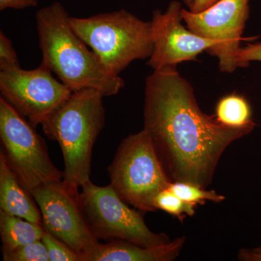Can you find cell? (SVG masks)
<instances>
[{
	"label": "cell",
	"mask_w": 261,
	"mask_h": 261,
	"mask_svg": "<svg viewBox=\"0 0 261 261\" xmlns=\"http://www.w3.org/2000/svg\"><path fill=\"white\" fill-rule=\"evenodd\" d=\"M145 94L143 129L172 182L207 189L226 149L256 126H225L202 112L192 84L176 68L154 70Z\"/></svg>",
	"instance_id": "obj_1"
},
{
	"label": "cell",
	"mask_w": 261,
	"mask_h": 261,
	"mask_svg": "<svg viewBox=\"0 0 261 261\" xmlns=\"http://www.w3.org/2000/svg\"><path fill=\"white\" fill-rule=\"evenodd\" d=\"M186 242L180 237L169 243L154 247L112 240L106 244L97 243L81 256V261H173L179 255Z\"/></svg>",
	"instance_id": "obj_12"
},
{
	"label": "cell",
	"mask_w": 261,
	"mask_h": 261,
	"mask_svg": "<svg viewBox=\"0 0 261 261\" xmlns=\"http://www.w3.org/2000/svg\"><path fill=\"white\" fill-rule=\"evenodd\" d=\"M45 230L42 224L0 211V233L3 252L42 240Z\"/></svg>",
	"instance_id": "obj_14"
},
{
	"label": "cell",
	"mask_w": 261,
	"mask_h": 261,
	"mask_svg": "<svg viewBox=\"0 0 261 261\" xmlns=\"http://www.w3.org/2000/svg\"><path fill=\"white\" fill-rule=\"evenodd\" d=\"M24 117L0 97V138L5 158L30 193L38 187L61 181L64 172L56 167L44 140Z\"/></svg>",
	"instance_id": "obj_7"
},
{
	"label": "cell",
	"mask_w": 261,
	"mask_h": 261,
	"mask_svg": "<svg viewBox=\"0 0 261 261\" xmlns=\"http://www.w3.org/2000/svg\"><path fill=\"white\" fill-rule=\"evenodd\" d=\"M78 200L91 231L98 240H122L143 247L171 241L166 233L151 231L142 215L128 207L111 185L99 187L90 181L82 187Z\"/></svg>",
	"instance_id": "obj_6"
},
{
	"label": "cell",
	"mask_w": 261,
	"mask_h": 261,
	"mask_svg": "<svg viewBox=\"0 0 261 261\" xmlns=\"http://www.w3.org/2000/svg\"><path fill=\"white\" fill-rule=\"evenodd\" d=\"M181 5L170 3L164 13L156 10L151 20L153 50L147 65L154 70L176 68L185 61H196L204 51L216 46L211 39L200 37L182 24Z\"/></svg>",
	"instance_id": "obj_11"
},
{
	"label": "cell",
	"mask_w": 261,
	"mask_h": 261,
	"mask_svg": "<svg viewBox=\"0 0 261 261\" xmlns=\"http://www.w3.org/2000/svg\"><path fill=\"white\" fill-rule=\"evenodd\" d=\"M31 194L42 214L44 229L76 252L80 258L99 243L81 209L80 192L72 191L63 179L38 187Z\"/></svg>",
	"instance_id": "obj_10"
},
{
	"label": "cell",
	"mask_w": 261,
	"mask_h": 261,
	"mask_svg": "<svg viewBox=\"0 0 261 261\" xmlns=\"http://www.w3.org/2000/svg\"><path fill=\"white\" fill-rule=\"evenodd\" d=\"M238 259L242 261H261V245L252 249H241Z\"/></svg>",
	"instance_id": "obj_23"
},
{
	"label": "cell",
	"mask_w": 261,
	"mask_h": 261,
	"mask_svg": "<svg viewBox=\"0 0 261 261\" xmlns=\"http://www.w3.org/2000/svg\"><path fill=\"white\" fill-rule=\"evenodd\" d=\"M183 2L188 7L189 10H190L192 9V6H193L195 0H183Z\"/></svg>",
	"instance_id": "obj_25"
},
{
	"label": "cell",
	"mask_w": 261,
	"mask_h": 261,
	"mask_svg": "<svg viewBox=\"0 0 261 261\" xmlns=\"http://www.w3.org/2000/svg\"><path fill=\"white\" fill-rule=\"evenodd\" d=\"M108 171L110 185L118 195L144 213L157 211L155 197L172 182L145 129L122 141Z\"/></svg>",
	"instance_id": "obj_5"
},
{
	"label": "cell",
	"mask_w": 261,
	"mask_h": 261,
	"mask_svg": "<svg viewBox=\"0 0 261 261\" xmlns=\"http://www.w3.org/2000/svg\"><path fill=\"white\" fill-rule=\"evenodd\" d=\"M0 208L3 212L42 224V214L34 197L0 153Z\"/></svg>",
	"instance_id": "obj_13"
},
{
	"label": "cell",
	"mask_w": 261,
	"mask_h": 261,
	"mask_svg": "<svg viewBox=\"0 0 261 261\" xmlns=\"http://www.w3.org/2000/svg\"><path fill=\"white\" fill-rule=\"evenodd\" d=\"M249 15V0H219L200 13L181 10L187 28L216 42L207 53L219 60V70L227 73L240 68L238 57Z\"/></svg>",
	"instance_id": "obj_8"
},
{
	"label": "cell",
	"mask_w": 261,
	"mask_h": 261,
	"mask_svg": "<svg viewBox=\"0 0 261 261\" xmlns=\"http://www.w3.org/2000/svg\"><path fill=\"white\" fill-rule=\"evenodd\" d=\"M39 0H0V10L8 8L23 10L37 6Z\"/></svg>",
	"instance_id": "obj_22"
},
{
	"label": "cell",
	"mask_w": 261,
	"mask_h": 261,
	"mask_svg": "<svg viewBox=\"0 0 261 261\" xmlns=\"http://www.w3.org/2000/svg\"><path fill=\"white\" fill-rule=\"evenodd\" d=\"M219 0H195L193 6L190 11L192 13H200L207 8H210Z\"/></svg>",
	"instance_id": "obj_24"
},
{
	"label": "cell",
	"mask_w": 261,
	"mask_h": 261,
	"mask_svg": "<svg viewBox=\"0 0 261 261\" xmlns=\"http://www.w3.org/2000/svg\"><path fill=\"white\" fill-rule=\"evenodd\" d=\"M68 20L77 35L113 74L119 75L132 62L152 55L150 21H143L126 10Z\"/></svg>",
	"instance_id": "obj_4"
},
{
	"label": "cell",
	"mask_w": 261,
	"mask_h": 261,
	"mask_svg": "<svg viewBox=\"0 0 261 261\" xmlns=\"http://www.w3.org/2000/svg\"><path fill=\"white\" fill-rule=\"evenodd\" d=\"M102 94L92 89L72 92L42 123L48 138L56 141L65 163L63 182L72 191L90 181L92 149L105 125Z\"/></svg>",
	"instance_id": "obj_3"
},
{
	"label": "cell",
	"mask_w": 261,
	"mask_h": 261,
	"mask_svg": "<svg viewBox=\"0 0 261 261\" xmlns=\"http://www.w3.org/2000/svg\"><path fill=\"white\" fill-rule=\"evenodd\" d=\"M157 210L165 211L167 214L183 221L187 216H193L196 206L188 203L175 195L169 188L160 192L154 200Z\"/></svg>",
	"instance_id": "obj_17"
},
{
	"label": "cell",
	"mask_w": 261,
	"mask_h": 261,
	"mask_svg": "<svg viewBox=\"0 0 261 261\" xmlns=\"http://www.w3.org/2000/svg\"><path fill=\"white\" fill-rule=\"evenodd\" d=\"M168 188L182 200L196 207L198 204L204 205L207 201L219 203L226 199L224 196L219 195L214 190L208 191L205 188L186 182H171Z\"/></svg>",
	"instance_id": "obj_16"
},
{
	"label": "cell",
	"mask_w": 261,
	"mask_h": 261,
	"mask_svg": "<svg viewBox=\"0 0 261 261\" xmlns=\"http://www.w3.org/2000/svg\"><path fill=\"white\" fill-rule=\"evenodd\" d=\"M4 261H49L47 250L42 240L3 252Z\"/></svg>",
	"instance_id": "obj_18"
},
{
	"label": "cell",
	"mask_w": 261,
	"mask_h": 261,
	"mask_svg": "<svg viewBox=\"0 0 261 261\" xmlns=\"http://www.w3.org/2000/svg\"><path fill=\"white\" fill-rule=\"evenodd\" d=\"M240 68L248 66L251 62H261V42L247 44L242 47L238 57Z\"/></svg>",
	"instance_id": "obj_21"
},
{
	"label": "cell",
	"mask_w": 261,
	"mask_h": 261,
	"mask_svg": "<svg viewBox=\"0 0 261 261\" xmlns=\"http://www.w3.org/2000/svg\"><path fill=\"white\" fill-rule=\"evenodd\" d=\"M0 91L2 97L34 127L42 124L72 93L42 64L34 70L18 67L0 70Z\"/></svg>",
	"instance_id": "obj_9"
},
{
	"label": "cell",
	"mask_w": 261,
	"mask_h": 261,
	"mask_svg": "<svg viewBox=\"0 0 261 261\" xmlns=\"http://www.w3.org/2000/svg\"><path fill=\"white\" fill-rule=\"evenodd\" d=\"M42 241L47 248L49 261H80L76 252L46 231Z\"/></svg>",
	"instance_id": "obj_19"
},
{
	"label": "cell",
	"mask_w": 261,
	"mask_h": 261,
	"mask_svg": "<svg viewBox=\"0 0 261 261\" xmlns=\"http://www.w3.org/2000/svg\"><path fill=\"white\" fill-rule=\"evenodd\" d=\"M60 3L42 8L36 15L42 64L54 72L72 92L99 91L103 97L115 95L124 87L120 75L102 65L94 51L73 30Z\"/></svg>",
	"instance_id": "obj_2"
},
{
	"label": "cell",
	"mask_w": 261,
	"mask_h": 261,
	"mask_svg": "<svg viewBox=\"0 0 261 261\" xmlns=\"http://www.w3.org/2000/svg\"><path fill=\"white\" fill-rule=\"evenodd\" d=\"M20 67L11 41L3 31L0 32V70Z\"/></svg>",
	"instance_id": "obj_20"
},
{
	"label": "cell",
	"mask_w": 261,
	"mask_h": 261,
	"mask_svg": "<svg viewBox=\"0 0 261 261\" xmlns=\"http://www.w3.org/2000/svg\"><path fill=\"white\" fill-rule=\"evenodd\" d=\"M216 120L225 126L244 127L255 124L252 118V110L243 96L231 94L221 98L216 105Z\"/></svg>",
	"instance_id": "obj_15"
}]
</instances>
